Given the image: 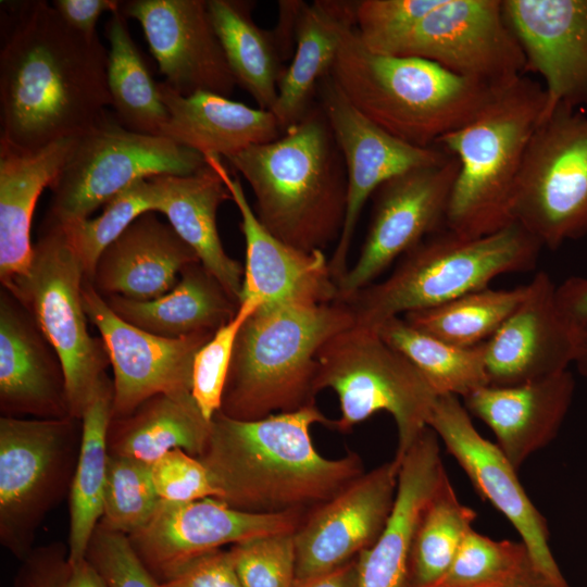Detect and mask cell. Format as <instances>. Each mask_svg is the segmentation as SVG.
Instances as JSON below:
<instances>
[{"mask_svg":"<svg viewBox=\"0 0 587 587\" xmlns=\"http://www.w3.org/2000/svg\"><path fill=\"white\" fill-rule=\"evenodd\" d=\"M0 49V142L37 150L76 138L111 107L108 49L46 1L15 5Z\"/></svg>","mask_w":587,"mask_h":587,"instance_id":"cell-1","label":"cell"},{"mask_svg":"<svg viewBox=\"0 0 587 587\" xmlns=\"http://www.w3.org/2000/svg\"><path fill=\"white\" fill-rule=\"evenodd\" d=\"M317 423L333 427L315 403L252 421L215 413L198 459L217 499L248 513L307 514L361 476L355 452L338 459L319 453L311 437Z\"/></svg>","mask_w":587,"mask_h":587,"instance_id":"cell-2","label":"cell"},{"mask_svg":"<svg viewBox=\"0 0 587 587\" xmlns=\"http://www.w3.org/2000/svg\"><path fill=\"white\" fill-rule=\"evenodd\" d=\"M226 161L250 185L253 211L276 238L307 252L338 240L347 208V170L319 101L276 140Z\"/></svg>","mask_w":587,"mask_h":587,"instance_id":"cell-3","label":"cell"},{"mask_svg":"<svg viewBox=\"0 0 587 587\" xmlns=\"http://www.w3.org/2000/svg\"><path fill=\"white\" fill-rule=\"evenodd\" d=\"M329 75L370 121L422 148L469 123L500 91L425 59L374 52L355 27L345 34Z\"/></svg>","mask_w":587,"mask_h":587,"instance_id":"cell-4","label":"cell"},{"mask_svg":"<svg viewBox=\"0 0 587 587\" xmlns=\"http://www.w3.org/2000/svg\"><path fill=\"white\" fill-rule=\"evenodd\" d=\"M354 324L339 300L260 307L237 335L220 411L252 421L314 404L317 353Z\"/></svg>","mask_w":587,"mask_h":587,"instance_id":"cell-5","label":"cell"},{"mask_svg":"<svg viewBox=\"0 0 587 587\" xmlns=\"http://www.w3.org/2000/svg\"><path fill=\"white\" fill-rule=\"evenodd\" d=\"M545 104L544 85L524 75L498 91L473 120L437 141L459 161L447 213L449 229L478 237L514 223L515 186Z\"/></svg>","mask_w":587,"mask_h":587,"instance_id":"cell-6","label":"cell"},{"mask_svg":"<svg viewBox=\"0 0 587 587\" xmlns=\"http://www.w3.org/2000/svg\"><path fill=\"white\" fill-rule=\"evenodd\" d=\"M541 248L517 223L478 237L446 227L403 254L386 279L342 302L350 307L355 325L376 329L391 317L487 288L500 275L529 271Z\"/></svg>","mask_w":587,"mask_h":587,"instance_id":"cell-7","label":"cell"},{"mask_svg":"<svg viewBox=\"0 0 587 587\" xmlns=\"http://www.w3.org/2000/svg\"><path fill=\"white\" fill-rule=\"evenodd\" d=\"M315 391L332 389L340 416L333 429L347 434L379 411L389 413L397 428L394 460L400 462L428 427L438 395L423 374L375 329L353 325L320 349Z\"/></svg>","mask_w":587,"mask_h":587,"instance_id":"cell-8","label":"cell"},{"mask_svg":"<svg viewBox=\"0 0 587 587\" xmlns=\"http://www.w3.org/2000/svg\"><path fill=\"white\" fill-rule=\"evenodd\" d=\"M84 280L80 262L63 227L42 223L28 273L4 288L28 310L57 352L71 415L79 420L110 364L103 340L88 330Z\"/></svg>","mask_w":587,"mask_h":587,"instance_id":"cell-9","label":"cell"},{"mask_svg":"<svg viewBox=\"0 0 587 587\" xmlns=\"http://www.w3.org/2000/svg\"><path fill=\"white\" fill-rule=\"evenodd\" d=\"M205 163L199 152L163 136L129 130L107 113L76 137L50 187V205L42 223L65 225L89 218L137 180L191 174Z\"/></svg>","mask_w":587,"mask_h":587,"instance_id":"cell-10","label":"cell"},{"mask_svg":"<svg viewBox=\"0 0 587 587\" xmlns=\"http://www.w3.org/2000/svg\"><path fill=\"white\" fill-rule=\"evenodd\" d=\"M512 218L551 250L587 235V110L558 104L540 117L515 186Z\"/></svg>","mask_w":587,"mask_h":587,"instance_id":"cell-11","label":"cell"},{"mask_svg":"<svg viewBox=\"0 0 587 587\" xmlns=\"http://www.w3.org/2000/svg\"><path fill=\"white\" fill-rule=\"evenodd\" d=\"M82 420L0 417V541L14 555L32 551L46 514L70 492Z\"/></svg>","mask_w":587,"mask_h":587,"instance_id":"cell-12","label":"cell"},{"mask_svg":"<svg viewBox=\"0 0 587 587\" xmlns=\"http://www.w3.org/2000/svg\"><path fill=\"white\" fill-rule=\"evenodd\" d=\"M390 55L432 61L494 90L509 87L527 72L502 0H442Z\"/></svg>","mask_w":587,"mask_h":587,"instance_id":"cell-13","label":"cell"},{"mask_svg":"<svg viewBox=\"0 0 587 587\" xmlns=\"http://www.w3.org/2000/svg\"><path fill=\"white\" fill-rule=\"evenodd\" d=\"M459 172L458 159L412 168L380 185L364 242L353 266L337 283L346 301L373 284L395 260L447 227V213Z\"/></svg>","mask_w":587,"mask_h":587,"instance_id":"cell-14","label":"cell"},{"mask_svg":"<svg viewBox=\"0 0 587 587\" xmlns=\"http://www.w3.org/2000/svg\"><path fill=\"white\" fill-rule=\"evenodd\" d=\"M305 514H255L216 498L161 500L148 523L127 536L145 566L163 583L199 557L251 539L295 533Z\"/></svg>","mask_w":587,"mask_h":587,"instance_id":"cell-15","label":"cell"},{"mask_svg":"<svg viewBox=\"0 0 587 587\" xmlns=\"http://www.w3.org/2000/svg\"><path fill=\"white\" fill-rule=\"evenodd\" d=\"M316 99L325 112L347 170L346 216L329 258L333 277L338 283L349 270L351 243L367 199L391 177L440 163L450 153L438 146L422 148L410 145L382 129L348 101L329 74L320 82Z\"/></svg>","mask_w":587,"mask_h":587,"instance_id":"cell-16","label":"cell"},{"mask_svg":"<svg viewBox=\"0 0 587 587\" xmlns=\"http://www.w3.org/2000/svg\"><path fill=\"white\" fill-rule=\"evenodd\" d=\"M427 425L479 496L513 525L535 567L554 584L570 587L551 552L546 519L528 498L517 471L499 447L477 432L459 397L438 396Z\"/></svg>","mask_w":587,"mask_h":587,"instance_id":"cell-17","label":"cell"},{"mask_svg":"<svg viewBox=\"0 0 587 587\" xmlns=\"http://www.w3.org/2000/svg\"><path fill=\"white\" fill-rule=\"evenodd\" d=\"M82 296L85 312L101 335L113 370L112 419L130 414L158 394L191 392L195 357L214 333L161 337L116 315L87 279Z\"/></svg>","mask_w":587,"mask_h":587,"instance_id":"cell-18","label":"cell"},{"mask_svg":"<svg viewBox=\"0 0 587 587\" xmlns=\"http://www.w3.org/2000/svg\"><path fill=\"white\" fill-rule=\"evenodd\" d=\"M399 467L392 459L364 472L304 515L294 534L296 578L335 569L375 542L394 505Z\"/></svg>","mask_w":587,"mask_h":587,"instance_id":"cell-19","label":"cell"},{"mask_svg":"<svg viewBox=\"0 0 587 587\" xmlns=\"http://www.w3.org/2000/svg\"><path fill=\"white\" fill-rule=\"evenodd\" d=\"M120 11L138 21L160 73L183 96L229 97L237 85L204 0H130Z\"/></svg>","mask_w":587,"mask_h":587,"instance_id":"cell-20","label":"cell"},{"mask_svg":"<svg viewBox=\"0 0 587 587\" xmlns=\"http://www.w3.org/2000/svg\"><path fill=\"white\" fill-rule=\"evenodd\" d=\"M527 72L544 80L542 115L558 104L587 110V0H502ZM541 115V116H542Z\"/></svg>","mask_w":587,"mask_h":587,"instance_id":"cell-21","label":"cell"},{"mask_svg":"<svg viewBox=\"0 0 587 587\" xmlns=\"http://www.w3.org/2000/svg\"><path fill=\"white\" fill-rule=\"evenodd\" d=\"M204 159L220 174L240 214L246 242L240 301L255 299L264 308L335 301L338 287L323 250L302 251L276 238L261 224L239 177L230 175L222 158Z\"/></svg>","mask_w":587,"mask_h":587,"instance_id":"cell-22","label":"cell"},{"mask_svg":"<svg viewBox=\"0 0 587 587\" xmlns=\"http://www.w3.org/2000/svg\"><path fill=\"white\" fill-rule=\"evenodd\" d=\"M555 287L546 272H538L522 302L484 344L488 386L537 380L574 362L578 328L560 312Z\"/></svg>","mask_w":587,"mask_h":587,"instance_id":"cell-23","label":"cell"},{"mask_svg":"<svg viewBox=\"0 0 587 587\" xmlns=\"http://www.w3.org/2000/svg\"><path fill=\"white\" fill-rule=\"evenodd\" d=\"M1 416L55 420L71 415L62 363L28 310L0 294Z\"/></svg>","mask_w":587,"mask_h":587,"instance_id":"cell-24","label":"cell"},{"mask_svg":"<svg viewBox=\"0 0 587 587\" xmlns=\"http://www.w3.org/2000/svg\"><path fill=\"white\" fill-rule=\"evenodd\" d=\"M575 392L564 372L508 387L485 386L463 398L467 412L495 434L496 445L519 471L558 435Z\"/></svg>","mask_w":587,"mask_h":587,"instance_id":"cell-25","label":"cell"},{"mask_svg":"<svg viewBox=\"0 0 587 587\" xmlns=\"http://www.w3.org/2000/svg\"><path fill=\"white\" fill-rule=\"evenodd\" d=\"M447 478L438 437L426 427L400 462L396 498L384 529L358 557V587H405L419 520Z\"/></svg>","mask_w":587,"mask_h":587,"instance_id":"cell-26","label":"cell"},{"mask_svg":"<svg viewBox=\"0 0 587 587\" xmlns=\"http://www.w3.org/2000/svg\"><path fill=\"white\" fill-rule=\"evenodd\" d=\"M196 252L155 212H147L101 254L92 286L102 296L148 301L168 292Z\"/></svg>","mask_w":587,"mask_h":587,"instance_id":"cell-27","label":"cell"},{"mask_svg":"<svg viewBox=\"0 0 587 587\" xmlns=\"http://www.w3.org/2000/svg\"><path fill=\"white\" fill-rule=\"evenodd\" d=\"M159 89L168 115L161 136L203 157L227 159L284 134L268 110L208 91L183 96L164 82Z\"/></svg>","mask_w":587,"mask_h":587,"instance_id":"cell-28","label":"cell"},{"mask_svg":"<svg viewBox=\"0 0 587 587\" xmlns=\"http://www.w3.org/2000/svg\"><path fill=\"white\" fill-rule=\"evenodd\" d=\"M76 138L37 150H20L0 142V279L3 288L24 277L34 245L30 229L37 201L51 187Z\"/></svg>","mask_w":587,"mask_h":587,"instance_id":"cell-29","label":"cell"},{"mask_svg":"<svg viewBox=\"0 0 587 587\" xmlns=\"http://www.w3.org/2000/svg\"><path fill=\"white\" fill-rule=\"evenodd\" d=\"M149 179L155 190V212L166 216L201 264L239 302L243 266L226 253L218 235L217 210L232 196L217 171L207 162L191 174L158 175Z\"/></svg>","mask_w":587,"mask_h":587,"instance_id":"cell-30","label":"cell"},{"mask_svg":"<svg viewBox=\"0 0 587 587\" xmlns=\"http://www.w3.org/2000/svg\"><path fill=\"white\" fill-rule=\"evenodd\" d=\"M357 3L305 2L297 25L292 60L280 77L271 110L284 132L315 102L319 84L330 73L345 34L355 27Z\"/></svg>","mask_w":587,"mask_h":587,"instance_id":"cell-31","label":"cell"},{"mask_svg":"<svg viewBox=\"0 0 587 587\" xmlns=\"http://www.w3.org/2000/svg\"><path fill=\"white\" fill-rule=\"evenodd\" d=\"M103 298L124 321L166 338L215 333L236 315L239 308V302L201 262L184 267L176 285L157 299Z\"/></svg>","mask_w":587,"mask_h":587,"instance_id":"cell-32","label":"cell"},{"mask_svg":"<svg viewBox=\"0 0 587 587\" xmlns=\"http://www.w3.org/2000/svg\"><path fill=\"white\" fill-rule=\"evenodd\" d=\"M210 422L191 392L158 394L130 414L111 420L109 454L150 465L175 449L199 458L209 437Z\"/></svg>","mask_w":587,"mask_h":587,"instance_id":"cell-33","label":"cell"},{"mask_svg":"<svg viewBox=\"0 0 587 587\" xmlns=\"http://www.w3.org/2000/svg\"><path fill=\"white\" fill-rule=\"evenodd\" d=\"M113 399V380L105 374L82 414L80 446L68 492L71 564L86 558L91 535L102 517Z\"/></svg>","mask_w":587,"mask_h":587,"instance_id":"cell-34","label":"cell"},{"mask_svg":"<svg viewBox=\"0 0 587 587\" xmlns=\"http://www.w3.org/2000/svg\"><path fill=\"white\" fill-rule=\"evenodd\" d=\"M210 20L237 85L271 111L287 57L274 33L252 18L254 2L208 0Z\"/></svg>","mask_w":587,"mask_h":587,"instance_id":"cell-35","label":"cell"},{"mask_svg":"<svg viewBox=\"0 0 587 587\" xmlns=\"http://www.w3.org/2000/svg\"><path fill=\"white\" fill-rule=\"evenodd\" d=\"M105 36L109 40L107 85L113 116L129 130L161 136L168 115L159 83L154 82L121 11L111 14Z\"/></svg>","mask_w":587,"mask_h":587,"instance_id":"cell-36","label":"cell"},{"mask_svg":"<svg viewBox=\"0 0 587 587\" xmlns=\"http://www.w3.org/2000/svg\"><path fill=\"white\" fill-rule=\"evenodd\" d=\"M375 330L423 374L438 396L465 398L489 385L484 344L454 346L416 329L401 316L385 321Z\"/></svg>","mask_w":587,"mask_h":587,"instance_id":"cell-37","label":"cell"},{"mask_svg":"<svg viewBox=\"0 0 587 587\" xmlns=\"http://www.w3.org/2000/svg\"><path fill=\"white\" fill-rule=\"evenodd\" d=\"M476 512L458 498L449 477L424 508L409 559L405 587H432L448 571Z\"/></svg>","mask_w":587,"mask_h":587,"instance_id":"cell-38","label":"cell"},{"mask_svg":"<svg viewBox=\"0 0 587 587\" xmlns=\"http://www.w3.org/2000/svg\"><path fill=\"white\" fill-rule=\"evenodd\" d=\"M526 292L527 285L513 289L487 287L402 317L416 329L448 344L475 347L491 338Z\"/></svg>","mask_w":587,"mask_h":587,"instance_id":"cell-39","label":"cell"},{"mask_svg":"<svg viewBox=\"0 0 587 587\" xmlns=\"http://www.w3.org/2000/svg\"><path fill=\"white\" fill-rule=\"evenodd\" d=\"M147 212H155V190L150 179H140L109 200L99 216L60 225L80 262L85 279L92 282L103 251Z\"/></svg>","mask_w":587,"mask_h":587,"instance_id":"cell-40","label":"cell"},{"mask_svg":"<svg viewBox=\"0 0 587 587\" xmlns=\"http://www.w3.org/2000/svg\"><path fill=\"white\" fill-rule=\"evenodd\" d=\"M160 501L150 464L109 454L101 524L129 536L148 523Z\"/></svg>","mask_w":587,"mask_h":587,"instance_id":"cell-41","label":"cell"},{"mask_svg":"<svg viewBox=\"0 0 587 587\" xmlns=\"http://www.w3.org/2000/svg\"><path fill=\"white\" fill-rule=\"evenodd\" d=\"M528 560L522 541L495 540L472 528L448 571L432 587L486 586L508 577Z\"/></svg>","mask_w":587,"mask_h":587,"instance_id":"cell-42","label":"cell"},{"mask_svg":"<svg viewBox=\"0 0 587 587\" xmlns=\"http://www.w3.org/2000/svg\"><path fill=\"white\" fill-rule=\"evenodd\" d=\"M260 307L255 299L241 300L236 315L217 329L195 357L191 395L208 421L221 409L237 335Z\"/></svg>","mask_w":587,"mask_h":587,"instance_id":"cell-43","label":"cell"},{"mask_svg":"<svg viewBox=\"0 0 587 587\" xmlns=\"http://www.w3.org/2000/svg\"><path fill=\"white\" fill-rule=\"evenodd\" d=\"M442 0H360L355 29L372 51L390 54L392 50Z\"/></svg>","mask_w":587,"mask_h":587,"instance_id":"cell-44","label":"cell"},{"mask_svg":"<svg viewBox=\"0 0 587 587\" xmlns=\"http://www.w3.org/2000/svg\"><path fill=\"white\" fill-rule=\"evenodd\" d=\"M295 533L275 534L230 546L241 587H291L296 580Z\"/></svg>","mask_w":587,"mask_h":587,"instance_id":"cell-45","label":"cell"},{"mask_svg":"<svg viewBox=\"0 0 587 587\" xmlns=\"http://www.w3.org/2000/svg\"><path fill=\"white\" fill-rule=\"evenodd\" d=\"M86 559L108 587H160V583L137 555L128 537L100 522L91 535Z\"/></svg>","mask_w":587,"mask_h":587,"instance_id":"cell-46","label":"cell"},{"mask_svg":"<svg viewBox=\"0 0 587 587\" xmlns=\"http://www.w3.org/2000/svg\"><path fill=\"white\" fill-rule=\"evenodd\" d=\"M154 488L161 500L188 502L218 498L202 462L184 450L175 449L151 464Z\"/></svg>","mask_w":587,"mask_h":587,"instance_id":"cell-47","label":"cell"},{"mask_svg":"<svg viewBox=\"0 0 587 587\" xmlns=\"http://www.w3.org/2000/svg\"><path fill=\"white\" fill-rule=\"evenodd\" d=\"M72 565L61 542L32 550L18 572L16 587H65Z\"/></svg>","mask_w":587,"mask_h":587,"instance_id":"cell-48","label":"cell"},{"mask_svg":"<svg viewBox=\"0 0 587 587\" xmlns=\"http://www.w3.org/2000/svg\"><path fill=\"white\" fill-rule=\"evenodd\" d=\"M160 587H241L229 549L208 552Z\"/></svg>","mask_w":587,"mask_h":587,"instance_id":"cell-49","label":"cell"},{"mask_svg":"<svg viewBox=\"0 0 587 587\" xmlns=\"http://www.w3.org/2000/svg\"><path fill=\"white\" fill-rule=\"evenodd\" d=\"M123 1L116 0H54L52 7L60 17L74 30L93 35L99 17L104 13L120 11Z\"/></svg>","mask_w":587,"mask_h":587,"instance_id":"cell-50","label":"cell"},{"mask_svg":"<svg viewBox=\"0 0 587 587\" xmlns=\"http://www.w3.org/2000/svg\"><path fill=\"white\" fill-rule=\"evenodd\" d=\"M555 300L570 324L576 328L587 325V277L572 276L557 286Z\"/></svg>","mask_w":587,"mask_h":587,"instance_id":"cell-51","label":"cell"},{"mask_svg":"<svg viewBox=\"0 0 587 587\" xmlns=\"http://www.w3.org/2000/svg\"><path fill=\"white\" fill-rule=\"evenodd\" d=\"M358 557L329 571L296 578L291 587H358Z\"/></svg>","mask_w":587,"mask_h":587,"instance_id":"cell-52","label":"cell"},{"mask_svg":"<svg viewBox=\"0 0 587 587\" xmlns=\"http://www.w3.org/2000/svg\"><path fill=\"white\" fill-rule=\"evenodd\" d=\"M482 587H561L547 578L532 560H528L519 570L508 577Z\"/></svg>","mask_w":587,"mask_h":587,"instance_id":"cell-53","label":"cell"},{"mask_svg":"<svg viewBox=\"0 0 587 587\" xmlns=\"http://www.w3.org/2000/svg\"><path fill=\"white\" fill-rule=\"evenodd\" d=\"M71 565V574L65 587H108L102 576L86 558Z\"/></svg>","mask_w":587,"mask_h":587,"instance_id":"cell-54","label":"cell"},{"mask_svg":"<svg viewBox=\"0 0 587 587\" xmlns=\"http://www.w3.org/2000/svg\"><path fill=\"white\" fill-rule=\"evenodd\" d=\"M578 372L587 377V325L579 327L574 362Z\"/></svg>","mask_w":587,"mask_h":587,"instance_id":"cell-55","label":"cell"}]
</instances>
